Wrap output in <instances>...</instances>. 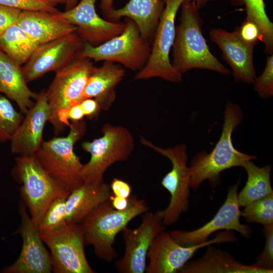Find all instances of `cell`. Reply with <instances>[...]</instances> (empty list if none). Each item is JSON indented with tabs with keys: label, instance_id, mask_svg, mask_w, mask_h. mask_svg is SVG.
<instances>
[{
	"label": "cell",
	"instance_id": "74e56055",
	"mask_svg": "<svg viewBox=\"0 0 273 273\" xmlns=\"http://www.w3.org/2000/svg\"><path fill=\"white\" fill-rule=\"evenodd\" d=\"M84 116L92 119L97 117L101 109L98 102L93 98H86L79 102Z\"/></svg>",
	"mask_w": 273,
	"mask_h": 273
},
{
	"label": "cell",
	"instance_id": "7402d4cb",
	"mask_svg": "<svg viewBox=\"0 0 273 273\" xmlns=\"http://www.w3.org/2000/svg\"><path fill=\"white\" fill-rule=\"evenodd\" d=\"M17 24L39 45L75 32L77 27L42 11H22Z\"/></svg>",
	"mask_w": 273,
	"mask_h": 273
},
{
	"label": "cell",
	"instance_id": "44dd1931",
	"mask_svg": "<svg viewBox=\"0 0 273 273\" xmlns=\"http://www.w3.org/2000/svg\"><path fill=\"white\" fill-rule=\"evenodd\" d=\"M125 70L120 64L104 61L99 67H93L82 99L93 98L101 110H109L116 98V88L122 81Z\"/></svg>",
	"mask_w": 273,
	"mask_h": 273
},
{
	"label": "cell",
	"instance_id": "ffe728a7",
	"mask_svg": "<svg viewBox=\"0 0 273 273\" xmlns=\"http://www.w3.org/2000/svg\"><path fill=\"white\" fill-rule=\"evenodd\" d=\"M201 257L187 262L179 273H272L273 268H266L256 263L246 265L237 260L228 252L207 246Z\"/></svg>",
	"mask_w": 273,
	"mask_h": 273
},
{
	"label": "cell",
	"instance_id": "9c48e42d",
	"mask_svg": "<svg viewBox=\"0 0 273 273\" xmlns=\"http://www.w3.org/2000/svg\"><path fill=\"white\" fill-rule=\"evenodd\" d=\"M15 170L22 183L21 192L25 205L38 226L53 201L67 197L69 193L44 171L34 156H17Z\"/></svg>",
	"mask_w": 273,
	"mask_h": 273
},
{
	"label": "cell",
	"instance_id": "4316f807",
	"mask_svg": "<svg viewBox=\"0 0 273 273\" xmlns=\"http://www.w3.org/2000/svg\"><path fill=\"white\" fill-rule=\"evenodd\" d=\"M39 46L17 23L8 27L0 35V49L20 66L26 62Z\"/></svg>",
	"mask_w": 273,
	"mask_h": 273
},
{
	"label": "cell",
	"instance_id": "484cf974",
	"mask_svg": "<svg viewBox=\"0 0 273 273\" xmlns=\"http://www.w3.org/2000/svg\"><path fill=\"white\" fill-rule=\"evenodd\" d=\"M243 167L247 172V179L244 188L238 193L240 206L245 207L256 200L273 193L270 180V165L260 167L250 160Z\"/></svg>",
	"mask_w": 273,
	"mask_h": 273
},
{
	"label": "cell",
	"instance_id": "d6a6232c",
	"mask_svg": "<svg viewBox=\"0 0 273 273\" xmlns=\"http://www.w3.org/2000/svg\"><path fill=\"white\" fill-rule=\"evenodd\" d=\"M255 90L262 99L271 98L273 96V54L266 58L264 69L254 81Z\"/></svg>",
	"mask_w": 273,
	"mask_h": 273
},
{
	"label": "cell",
	"instance_id": "30bf717a",
	"mask_svg": "<svg viewBox=\"0 0 273 273\" xmlns=\"http://www.w3.org/2000/svg\"><path fill=\"white\" fill-rule=\"evenodd\" d=\"M93 67L91 60L75 58L56 72L46 94L51 111L49 121L53 125L56 134L61 132L58 113L83 100V94Z\"/></svg>",
	"mask_w": 273,
	"mask_h": 273
},
{
	"label": "cell",
	"instance_id": "83f0119b",
	"mask_svg": "<svg viewBox=\"0 0 273 273\" xmlns=\"http://www.w3.org/2000/svg\"><path fill=\"white\" fill-rule=\"evenodd\" d=\"M199 10L209 3L217 0H192ZM234 7L244 6L246 12V19L254 22L258 27L261 39L269 41L273 38V23L265 11L264 0H226Z\"/></svg>",
	"mask_w": 273,
	"mask_h": 273
},
{
	"label": "cell",
	"instance_id": "e575fe53",
	"mask_svg": "<svg viewBox=\"0 0 273 273\" xmlns=\"http://www.w3.org/2000/svg\"><path fill=\"white\" fill-rule=\"evenodd\" d=\"M241 38L246 42L256 45L261 41V34L257 26L253 22L245 19L241 25L238 27Z\"/></svg>",
	"mask_w": 273,
	"mask_h": 273
},
{
	"label": "cell",
	"instance_id": "3957f363",
	"mask_svg": "<svg viewBox=\"0 0 273 273\" xmlns=\"http://www.w3.org/2000/svg\"><path fill=\"white\" fill-rule=\"evenodd\" d=\"M144 199L135 196L129 198V205L124 210H117L109 200L100 204L81 222L85 245H92L96 255L110 262L117 253L113 247L117 235L134 218L148 211Z\"/></svg>",
	"mask_w": 273,
	"mask_h": 273
},
{
	"label": "cell",
	"instance_id": "ac0fdd59",
	"mask_svg": "<svg viewBox=\"0 0 273 273\" xmlns=\"http://www.w3.org/2000/svg\"><path fill=\"white\" fill-rule=\"evenodd\" d=\"M210 38L221 50L223 58L231 67L236 81L252 83L256 78L253 63L254 44L245 42L240 37L238 27L233 31L212 28Z\"/></svg>",
	"mask_w": 273,
	"mask_h": 273
},
{
	"label": "cell",
	"instance_id": "5b68a950",
	"mask_svg": "<svg viewBox=\"0 0 273 273\" xmlns=\"http://www.w3.org/2000/svg\"><path fill=\"white\" fill-rule=\"evenodd\" d=\"M125 18V26L120 34L98 46L83 43L75 58L111 62L132 70L142 69L149 58L151 44L142 36L136 23Z\"/></svg>",
	"mask_w": 273,
	"mask_h": 273
},
{
	"label": "cell",
	"instance_id": "1f68e13d",
	"mask_svg": "<svg viewBox=\"0 0 273 273\" xmlns=\"http://www.w3.org/2000/svg\"><path fill=\"white\" fill-rule=\"evenodd\" d=\"M57 4L53 0H0V5L22 11H42L53 14L60 12L56 7Z\"/></svg>",
	"mask_w": 273,
	"mask_h": 273
},
{
	"label": "cell",
	"instance_id": "60d3db41",
	"mask_svg": "<svg viewBox=\"0 0 273 273\" xmlns=\"http://www.w3.org/2000/svg\"><path fill=\"white\" fill-rule=\"evenodd\" d=\"M78 0H65V8L66 10L71 9L76 5Z\"/></svg>",
	"mask_w": 273,
	"mask_h": 273
},
{
	"label": "cell",
	"instance_id": "4dcf8cb0",
	"mask_svg": "<svg viewBox=\"0 0 273 273\" xmlns=\"http://www.w3.org/2000/svg\"><path fill=\"white\" fill-rule=\"evenodd\" d=\"M241 216L248 223H258L263 226L273 224V193L245 206Z\"/></svg>",
	"mask_w": 273,
	"mask_h": 273
},
{
	"label": "cell",
	"instance_id": "f35d334b",
	"mask_svg": "<svg viewBox=\"0 0 273 273\" xmlns=\"http://www.w3.org/2000/svg\"><path fill=\"white\" fill-rule=\"evenodd\" d=\"M109 200L112 207L117 210H124L129 205V198L126 199L111 195Z\"/></svg>",
	"mask_w": 273,
	"mask_h": 273
},
{
	"label": "cell",
	"instance_id": "7c38bea8",
	"mask_svg": "<svg viewBox=\"0 0 273 273\" xmlns=\"http://www.w3.org/2000/svg\"><path fill=\"white\" fill-rule=\"evenodd\" d=\"M41 237L50 250L53 272H95L85 256L84 234L80 224H67Z\"/></svg>",
	"mask_w": 273,
	"mask_h": 273
},
{
	"label": "cell",
	"instance_id": "ba28073f",
	"mask_svg": "<svg viewBox=\"0 0 273 273\" xmlns=\"http://www.w3.org/2000/svg\"><path fill=\"white\" fill-rule=\"evenodd\" d=\"M140 142L158 153L167 158L171 161L172 168L162 178L161 185L170 194L167 207L160 211L164 225L175 223L180 215L189 209L190 194V171L188 166V153L184 144L172 148H162L155 146L143 136Z\"/></svg>",
	"mask_w": 273,
	"mask_h": 273
},
{
	"label": "cell",
	"instance_id": "7a4b0ae2",
	"mask_svg": "<svg viewBox=\"0 0 273 273\" xmlns=\"http://www.w3.org/2000/svg\"><path fill=\"white\" fill-rule=\"evenodd\" d=\"M243 117L241 107L228 102L224 113V123L220 138L212 151L198 153L189 167L190 188L197 189L205 180L213 188L220 183V174L228 169L241 166L248 161L256 159L254 155L243 153L234 146L232 134Z\"/></svg>",
	"mask_w": 273,
	"mask_h": 273
},
{
	"label": "cell",
	"instance_id": "277c9868",
	"mask_svg": "<svg viewBox=\"0 0 273 273\" xmlns=\"http://www.w3.org/2000/svg\"><path fill=\"white\" fill-rule=\"evenodd\" d=\"M70 130L65 137L43 141L34 155L44 171L69 193L84 183L83 164L74 152V145L86 131L83 120L70 122Z\"/></svg>",
	"mask_w": 273,
	"mask_h": 273
},
{
	"label": "cell",
	"instance_id": "ab89813d",
	"mask_svg": "<svg viewBox=\"0 0 273 273\" xmlns=\"http://www.w3.org/2000/svg\"><path fill=\"white\" fill-rule=\"evenodd\" d=\"M113 1L114 0H101V8L103 14L106 16L113 9Z\"/></svg>",
	"mask_w": 273,
	"mask_h": 273
},
{
	"label": "cell",
	"instance_id": "f1b7e54d",
	"mask_svg": "<svg viewBox=\"0 0 273 273\" xmlns=\"http://www.w3.org/2000/svg\"><path fill=\"white\" fill-rule=\"evenodd\" d=\"M67 197H58L49 205L38 225L41 236L57 231L67 224L66 219Z\"/></svg>",
	"mask_w": 273,
	"mask_h": 273
},
{
	"label": "cell",
	"instance_id": "d590c367",
	"mask_svg": "<svg viewBox=\"0 0 273 273\" xmlns=\"http://www.w3.org/2000/svg\"><path fill=\"white\" fill-rule=\"evenodd\" d=\"M22 10L0 5V35L10 26L17 23Z\"/></svg>",
	"mask_w": 273,
	"mask_h": 273
},
{
	"label": "cell",
	"instance_id": "52a82bcc",
	"mask_svg": "<svg viewBox=\"0 0 273 273\" xmlns=\"http://www.w3.org/2000/svg\"><path fill=\"white\" fill-rule=\"evenodd\" d=\"M164 6L152 43L149 58L136 73V80L158 77L174 83L183 80V74L172 66L170 52L175 35V19L178 11L186 0H163Z\"/></svg>",
	"mask_w": 273,
	"mask_h": 273
},
{
	"label": "cell",
	"instance_id": "8992f818",
	"mask_svg": "<svg viewBox=\"0 0 273 273\" xmlns=\"http://www.w3.org/2000/svg\"><path fill=\"white\" fill-rule=\"evenodd\" d=\"M102 131L101 137L91 142H84L81 145L82 149L90 155L89 161L83 166L84 183L95 184L104 181L107 169L116 162L126 160L134 148L133 137L126 128L106 123Z\"/></svg>",
	"mask_w": 273,
	"mask_h": 273
},
{
	"label": "cell",
	"instance_id": "836d02e7",
	"mask_svg": "<svg viewBox=\"0 0 273 273\" xmlns=\"http://www.w3.org/2000/svg\"><path fill=\"white\" fill-rule=\"evenodd\" d=\"M265 242L262 253L257 257L256 263L266 268L273 266V224L263 226Z\"/></svg>",
	"mask_w": 273,
	"mask_h": 273
},
{
	"label": "cell",
	"instance_id": "f546056e",
	"mask_svg": "<svg viewBox=\"0 0 273 273\" xmlns=\"http://www.w3.org/2000/svg\"><path fill=\"white\" fill-rule=\"evenodd\" d=\"M9 99L0 93V143L10 141L23 120Z\"/></svg>",
	"mask_w": 273,
	"mask_h": 273
},
{
	"label": "cell",
	"instance_id": "cb8c5ba5",
	"mask_svg": "<svg viewBox=\"0 0 273 273\" xmlns=\"http://www.w3.org/2000/svg\"><path fill=\"white\" fill-rule=\"evenodd\" d=\"M0 93L16 102L26 114L34 105L37 94L28 86L22 68L0 49Z\"/></svg>",
	"mask_w": 273,
	"mask_h": 273
},
{
	"label": "cell",
	"instance_id": "d6986e66",
	"mask_svg": "<svg viewBox=\"0 0 273 273\" xmlns=\"http://www.w3.org/2000/svg\"><path fill=\"white\" fill-rule=\"evenodd\" d=\"M25 115L10 141L11 152L18 156H34L43 141V129L51 116L46 91L38 94Z\"/></svg>",
	"mask_w": 273,
	"mask_h": 273
},
{
	"label": "cell",
	"instance_id": "d4e9b609",
	"mask_svg": "<svg viewBox=\"0 0 273 273\" xmlns=\"http://www.w3.org/2000/svg\"><path fill=\"white\" fill-rule=\"evenodd\" d=\"M112 195L110 185L83 183L71 191L66 198L67 224H79L100 204L109 200Z\"/></svg>",
	"mask_w": 273,
	"mask_h": 273
},
{
	"label": "cell",
	"instance_id": "b9f144b4",
	"mask_svg": "<svg viewBox=\"0 0 273 273\" xmlns=\"http://www.w3.org/2000/svg\"><path fill=\"white\" fill-rule=\"evenodd\" d=\"M57 4H65V0H53Z\"/></svg>",
	"mask_w": 273,
	"mask_h": 273
},
{
	"label": "cell",
	"instance_id": "8fae6325",
	"mask_svg": "<svg viewBox=\"0 0 273 273\" xmlns=\"http://www.w3.org/2000/svg\"><path fill=\"white\" fill-rule=\"evenodd\" d=\"M237 237L233 231L224 230L200 244L183 246L175 241L168 232L162 231L152 243L147 254L149 263L147 273H175L184 266L199 249L221 243L235 242Z\"/></svg>",
	"mask_w": 273,
	"mask_h": 273
},
{
	"label": "cell",
	"instance_id": "e0dca14e",
	"mask_svg": "<svg viewBox=\"0 0 273 273\" xmlns=\"http://www.w3.org/2000/svg\"><path fill=\"white\" fill-rule=\"evenodd\" d=\"M96 1L80 0L71 9L55 14L59 19L76 26L79 37L93 46H98L118 35L125 26V22L100 17L95 8Z\"/></svg>",
	"mask_w": 273,
	"mask_h": 273
},
{
	"label": "cell",
	"instance_id": "8d00e7d4",
	"mask_svg": "<svg viewBox=\"0 0 273 273\" xmlns=\"http://www.w3.org/2000/svg\"><path fill=\"white\" fill-rule=\"evenodd\" d=\"M111 193L113 195L128 199L130 197L131 188L130 185L121 179L114 178L110 185Z\"/></svg>",
	"mask_w": 273,
	"mask_h": 273
},
{
	"label": "cell",
	"instance_id": "9a60e30c",
	"mask_svg": "<svg viewBox=\"0 0 273 273\" xmlns=\"http://www.w3.org/2000/svg\"><path fill=\"white\" fill-rule=\"evenodd\" d=\"M82 44L75 32L39 45L21 67L27 83L66 66L75 58Z\"/></svg>",
	"mask_w": 273,
	"mask_h": 273
},
{
	"label": "cell",
	"instance_id": "6da1fadb",
	"mask_svg": "<svg viewBox=\"0 0 273 273\" xmlns=\"http://www.w3.org/2000/svg\"><path fill=\"white\" fill-rule=\"evenodd\" d=\"M179 23L176 26L172 47L173 67L181 74L193 69L232 74L210 52L202 31L199 10L192 0H186L180 7Z\"/></svg>",
	"mask_w": 273,
	"mask_h": 273
},
{
	"label": "cell",
	"instance_id": "4fadbf2b",
	"mask_svg": "<svg viewBox=\"0 0 273 273\" xmlns=\"http://www.w3.org/2000/svg\"><path fill=\"white\" fill-rule=\"evenodd\" d=\"M164 230L160 211L145 213L140 226L122 230L125 250L123 256L115 263L121 273H143L146 269L148 251L157 236Z\"/></svg>",
	"mask_w": 273,
	"mask_h": 273
},
{
	"label": "cell",
	"instance_id": "603a6c76",
	"mask_svg": "<svg viewBox=\"0 0 273 273\" xmlns=\"http://www.w3.org/2000/svg\"><path fill=\"white\" fill-rule=\"evenodd\" d=\"M164 6L163 0H130L124 7L112 9L106 17L113 22L123 17L132 20L142 36L151 44Z\"/></svg>",
	"mask_w": 273,
	"mask_h": 273
},
{
	"label": "cell",
	"instance_id": "5bb4252c",
	"mask_svg": "<svg viewBox=\"0 0 273 273\" xmlns=\"http://www.w3.org/2000/svg\"><path fill=\"white\" fill-rule=\"evenodd\" d=\"M240 181L230 187L226 199L215 216L200 228L190 231L176 230L169 233L172 239L183 246L200 244L209 240L213 233L220 230L235 231L245 238H249L252 229L249 225L242 224L240 206L238 199Z\"/></svg>",
	"mask_w": 273,
	"mask_h": 273
},
{
	"label": "cell",
	"instance_id": "2e32d148",
	"mask_svg": "<svg viewBox=\"0 0 273 273\" xmlns=\"http://www.w3.org/2000/svg\"><path fill=\"white\" fill-rule=\"evenodd\" d=\"M21 224L17 231L22 237L21 253L16 261L4 272L7 273H50L52 271L51 254L47 250L38 226L28 214L26 207H19Z\"/></svg>",
	"mask_w": 273,
	"mask_h": 273
}]
</instances>
